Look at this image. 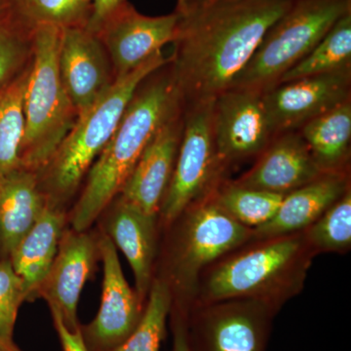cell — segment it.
<instances>
[{
    "label": "cell",
    "mask_w": 351,
    "mask_h": 351,
    "mask_svg": "<svg viewBox=\"0 0 351 351\" xmlns=\"http://www.w3.org/2000/svg\"><path fill=\"white\" fill-rule=\"evenodd\" d=\"M295 0H200L181 15L170 73L182 104L232 88L267 32Z\"/></svg>",
    "instance_id": "6da1fadb"
},
{
    "label": "cell",
    "mask_w": 351,
    "mask_h": 351,
    "mask_svg": "<svg viewBox=\"0 0 351 351\" xmlns=\"http://www.w3.org/2000/svg\"><path fill=\"white\" fill-rule=\"evenodd\" d=\"M151 76L138 88L112 138L90 168L69 218L73 230H88L110 206L152 138L182 112V98L171 73Z\"/></svg>",
    "instance_id": "7a4b0ae2"
},
{
    "label": "cell",
    "mask_w": 351,
    "mask_h": 351,
    "mask_svg": "<svg viewBox=\"0 0 351 351\" xmlns=\"http://www.w3.org/2000/svg\"><path fill=\"white\" fill-rule=\"evenodd\" d=\"M315 256L302 232L252 239L203 272L193 304L252 300L280 309L302 292Z\"/></svg>",
    "instance_id": "3957f363"
},
{
    "label": "cell",
    "mask_w": 351,
    "mask_h": 351,
    "mask_svg": "<svg viewBox=\"0 0 351 351\" xmlns=\"http://www.w3.org/2000/svg\"><path fill=\"white\" fill-rule=\"evenodd\" d=\"M157 53L138 68L119 78L76 120L75 126L47 164L38 173L39 186L51 204L64 207L110 142L138 88L169 63Z\"/></svg>",
    "instance_id": "277c9868"
},
{
    "label": "cell",
    "mask_w": 351,
    "mask_h": 351,
    "mask_svg": "<svg viewBox=\"0 0 351 351\" xmlns=\"http://www.w3.org/2000/svg\"><path fill=\"white\" fill-rule=\"evenodd\" d=\"M62 31L34 29V56L24 96L25 130L20 168L38 173L50 160L78 119L59 68Z\"/></svg>",
    "instance_id": "5b68a950"
},
{
    "label": "cell",
    "mask_w": 351,
    "mask_h": 351,
    "mask_svg": "<svg viewBox=\"0 0 351 351\" xmlns=\"http://www.w3.org/2000/svg\"><path fill=\"white\" fill-rule=\"evenodd\" d=\"M172 226H177L168 256L173 302L188 307L195 301L203 272L219 258L251 241L253 232L221 209L212 191L196 201Z\"/></svg>",
    "instance_id": "8992f818"
},
{
    "label": "cell",
    "mask_w": 351,
    "mask_h": 351,
    "mask_svg": "<svg viewBox=\"0 0 351 351\" xmlns=\"http://www.w3.org/2000/svg\"><path fill=\"white\" fill-rule=\"evenodd\" d=\"M350 12L351 0H295L270 27L230 89L269 91Z\"/></svg>",
    "instance_id": "52a82bcc"
},
{
    "label": "cell",
    "mask_w": 351,
    "mask_h": 351,
    "mask_svg": "<svg viewBox=\"0 0 351 351\" xmlns=\"http://www.w3.org/2000/svg\"><path fill=\"white\" fill-rule=\"evenodd\" d=\"M213 107L214 100L195 104L184 117L174 170L159 209V223L165 228L221 182L223 169L215 145Z\"/></svg>",
    "instance_id": "ba28073f"
},
{
    "label": "cell",
    "mask_w": 351,
    "mask_h": 351,
    "mask_svg": "<svg viewBox=\"0 0 351 351\" xmlns=\"http://www.w3.org/2000/svg\"><path fill=\"white\" fill-rule=\"evenodd\" d=\"M279 311L252 300L193 304L188 311L191 351H267Z\"/></svg>",
    "instance_id": "9c48e42d"
},
{
    "label": "cell",
    "mask_w": 351,
    "mask_h": 351,
    "mask_svg": "<svg viewBox=\"0 0 351 351\" xmlns=\"http://www.w3.org/2000/svg\"><path fill=\"white\" fill-rule=\"evenodd\" d=\"M103 262L100 308L82 332L89 351H108L121 345L138 326L145 302L127 282L117 248L105 232L98 237Z\"/></svg>",
    "instance_id": "30bf717a"
},
{
    "label": "cell",
    "mask_w": 351,
    "mask_h": 351,
    "mask_svg": "<svg viewBox=\"0 0 351 351\" xmlns=\"http://www.w3.org/2000/svg\"><path fill=\"white\" fill-rule=\"evenodd\" d=\"M213 133L223 170L230 164L260 154L274 137L262 94L252 90L230 89L217 97Z\"/></svg>",
    "instance_id": "8fae6325"
},
{
    "label": "cell",
    "mask_w": 351,
    "mask_h": 351,
    "mask_svg": "<svg viewBox=\"0 0 351 351\" xmlns=\"http://www.w3.org/2000/svg\"><path fill=\"white\" fill-rule=\"evenodd\" d=\"M181 15L149 17L127 2L110 16L97 36L107 51L115 78L142 66L166 44L173 43Z\"/></svg>",
    "instance_id": "7c38bea8"
},
{
    "label": "cell",
    "mask_w": 351,
    "mask_h": 351,
    "mask_svg": "<svg viewBox=\"0 0 351 351\" xmlns=\"http://www.w3.org/2000/svg\"><path fill=\"white\" fill-rule=\"evenodd\" d=\"M350 69L277 84L262 94L272 133L301 128L314 117L350 100Z\"/></svg>",
    "instance_id": "4fadbf2b"
},
{
    "label": "cell",
    "mask_w": 351,
    "mask_h": 351,
    "mask_svg": "<svg viewBox=\"0 0 351 351\" xmlns=\"http://www.w3.org/2000/svg\"><path fill=\"white\" fill-rule=\"evenodd\" d=\"M99 253L98 239L85 232L69 228L60 240L56 257L38 291V298L55 309L66 327H80L77 306L85 283L92 272Z\"/></svg>",
    "instance_id": "5bb4252c"
},
{
    "label": "cell",
    "mask_w": 351,
    "mask_h": 351,
    "mask_svg": "<svg viewBox=\"0 0 351 351\" xmlns=\"http://www.w3.org/2000/svg\"><path fill=\"white\" fill-rule=\"evenodd\" d=\"M59 68L62 82L78 117L92 107L115 80L103 43L85 27L62 31Z\"/></svg>",
    "instance_id": "9a60e30c"
},
{
    "label": "cell",
    "mask_w": 351,
    "mask_h": 351,
    "mask_svg": "<svg viewBox=\"0 0 351 351\" xmlns=\"http://www.w3.org/2000/svg\"><path fill=\"white\" fill-rule=\"evenodd\" d=\"M260 154L253 167L233 184L286 195L324 175L301 134L282 133Z\"/></svg>",
    "instance_id": "2e32d148"
},
{
    "label": "cell",
    "mask_w": 351,
    "mask_h": 351,
    "mask_svg": "<svg viewBox=\"0 0 351 351\" xmlns=\"http://www.w3.org/2000/svg\"><path fill=\"white\" fill-rule=\"evenodd\" d=\"M184 121L177 113L145 147L120 191V197L147 214L158 215L181 143Z\"/></svg>",
    "instance_id": "e0dca14e"
},
{
    "label": "cell",
    "mask_w": 351,
    "mask_h": 351,
    "mask_svg": "<svg viewBox=\"0 0 351 351\" xmlns=\"http://www.w3.org/2000/svg\"><path fill=\"white\" fill-rule=\"evenodd\" d=\"M158 223V215L145 213L119 195L106 223L105 233L128 261L136 292L144 302L154 278Z\"/></svg>",
    "instance_id": "ac0fdd59"
},
{
    "label": "cell",
    "mask_w": 351,
    "mask_h": 351,
    "mask_svg": "<svg viewBox=\"0 0 351 351\" xmlns=\"http://www.w3.org/2000/svg\"><path fill=\"white\" fill-rule=\"evenodd\" d=\"M350 189L348 173L324 174L284 195L274 216L254 228L252 239L304 232Z\"/></svg>",
    "instance_id": "d6986e66"
},
{
    "label": "cell",
    "mask_w": 351,
    "mask_h": 351,
    "mask_svg": "<svg viewBox=\"0 0 351 351\" xmlns=\"http://www.w3.org/2000/svg\"><path fill=\"white\" fill-rule=\"evenodd\" d=\"M66 219L64 207L47 201L38 221L9 257L14 271L23 284L27 302L38 298L39 289L56 257Z\"/></svg>",
    "instance_id": "ffe728a7"
},
{
    "label": "cell",
    "mask_w": 351,
    "mask_h": 351,
    "mask_svg": "<svg viewBox=\"0 0 351 351\" xmlns=\"http://www.w3.org/2000/svg\"><path fill=\"white\" fill-rule=\"evenodd\" d=\"M46 204L38 173L18 168L0 178V251L3 258L10 257Z\"/></svg>",
    "instance_id": "44dd1931"
},
{
    "label": "cell",
    "mask_w": 351,
    "mask_h": 351,
    "mask_svg": "<svg viewBox=\"0 0 351 351\" xmlns=\"http://www.w3.org/2000/svg\"><path fill=\"white\" fill-rule=\"evenodd\" d=\"M314 161L324 174L346 173L351 138V104L343 101L302 126Z\"/></svg>",
    "instance_id": "7402d4cb"
},
{
    "label": "cell",
    "mask_w": 351,
    "mask_h": 351,
    "mask_svg": "<svg viewBox=\"0 0 351 351\" xmlns=\"http://www.w3.org/2000/svg\"><path fill=\"white\" fill-rule=\"evenodd\" d=\"M350 64L351 12L332 25L319 43L299 63L286 71L277 84L308 76L348 71Z\"/></svg>",
    "instance_id": "603a6c76"
},
{
    "label": "cell",
    "mask_w": 351,
    "mask_h": 351,
    "mask_svg": "<svg viewBox=\"0 0 351 351\" xmlns=\"http://www.w3.org/2000/svg\"><path fill=\"white\" fill-rule=\"evenodd\" d=\"M172 306L169 283L162 276L154 277L138 326L121 345L108 351H160Z\"/></svg>",
    "instance_id": "cb8c5ba5"
},
{
    "label": "cell",
    "mask_w": 351,
    "mask_h": 351,
    "mask_svg": "<svg viewBox=\"0 0 351 351\" xmlns=\"http://www.w3.org/2000/svg\"><path fill=\"white\" fill-rule=\"evenodd\" d=\"M29 68L0 90V178L20 168L25 130L24 96Z\"/></svg>",
    "instance_id": "d4e9b609"
},
{
    "label": "cell",
    "mask_w": 351,
    "mask_h": 351,
    "mask_svg": "<svg viewBox=\"0 0 351 351\" xmlns=\"http://www.w3.org/2000/svg\"><path fill=\"white\" fill-rule=\"evenodd\" d=\"M212 196L228 216L252 230L274 216L284 197L277 193L243 188L232 182H219L212 191Z\"/></svg>",
    "instance_id": "484cf974"
},
{
    "label": "cell",
    "mask_w": 351,
    "mask_h": 351,
    "mask_svg": "<svg viewBox=\"0 0 351 351\" xmlns=\"http://www.w3.org/2000/svg\"><path fill=\"white\" fill-rule=\"evenodd\" d=\"M7 9L32 29L86 27L90 16L89 0H9Z\"/></svg>",
    "instance_id": "4316f807"
},
{
    "label": "cell",
    "mask_w": 351,
    "mask_h": 351,
    "mask_svg": "<svg viewBox=\"0 0 351 351\" xmlns=\"http://www.w3.org/2000/svg\"><path fill=\"white\" fill-rule=\"evenodd\" d=\"M34 29L9 12H0V90L10 84L31 66Z\"/></svg>",
    "instance_id": "83f0119b"
},
{
    "label": "cell",
    "mask_w": 351,
    "mask_h": 351,
    "mask_svg": "<svg viewBox=\"0 0 351 351\" xmlns=\"http://www.w3.org/2000/svg\"><path fill=\"white\" fill-rule=\"evenodd\" d=\"M316 255L346 253L351 247V191L337 200L304 232Z\"/></svg>",
    "instance_id": "f1b7e54d"
},
{
    "label": "cell",
    "mask_w": 351,
    "mask_h": 351,
    "mask_svg": "<svg viewBox=\"0 0 351 351\" xmlns=\"http://www.w3.org/2000/svg\"><path fill=\"white\" fill-rule=\"evenodd\" d=\"M27 302L19 277L14 271L9 258L0 261V336L13 339L18 313Z\"/></svg>",
    "instance_id": "f546056e"
},
{
    "label": "cell",
    "mask_w": 351,
    "mask_h": 351,
    "mask_svg": "<svg viewBox=\"0 0 351 351\" xmlns=\"http://www.w3.org/2000/svg\"><path fill=\"white\" fill-rule=\"evenodd\" d=\"M188 311L186 307L173 304L170 313L173 336L171 351H191L188 339Z\"/></svg>",
    "instance_id": "4dcf8cb0"
},
{
    "label": "cell",
    "mask_w": 351,
    "mask_h": 351,
    "mask_svg": "<svg viewBox=\"0 0 351 351\" xmlns=\"http://www.w3.org/2000/svg\"><path fill=\"white\" fill-rule=\"evenodd\" d=\"M90 16L86 29L97 34L101 25L128 0H89Z\"/></svg>",
    "instance_id": "1f68e13d"
},
{
    "label": "cell",
    "mask_w": 351,
    "mask_h": 351,
    "mask_svg": "<svg viewBox=\"0 0 351 351\" xmlns=\"http://www.w3.org/2000/svg\"><path fill=\"white\" fill-rule=\"evenodd\" d=\"M53 324L58 335L63 351H89L83 339L82 328L76 330L69 329L64 325L61 316L55 309H50ZM82 326V325H80Z\"/></svg>",
    "instance_id": "d6a6232c"
},
{
    "label": "cell",
    "mask_w": 351,
    "mask_h": 351,
    "mask_svg": "<svg viewBox=\"0 0 351 351\" xmlns=\"http://www.w3.org/2000/svg\"><path fill=\"white\" fill-rule=\"evenodd\" d=\"M200 0H178L177 9L176 12L180 14V15H184L189 9L193 8L196 3H198Z\"/></svg>",
    "instance_id": "836d02e7"
},
{
    "label": "cell",
    "mask_w": 351,
    "mask_h": 351,
    "mask_svg": "<svg viewBox=\"0 0 351 351\" xmlns=\"http://www.w3.org/2000/svg\"><path fill=\"white\" fill-rule=\"evenodd\" d=\"M0 351H24L14 343L13 339H6L0 336Z\"/></svg>",
    "instance_id": "e575fe53"
},
{
    "label": "cell",
    "mask_w": 351,
    "mask_h": 351,
    "mask_svg": "<svg viewBox=\"0 0 351 351\" xmlns=\"http://www.w3.org/2000/svg\"><path fill=\"white\" fill-rule=\"evenodd\" d=\"M7 6H8V0H0V12L5 10Z\"/></svg>",
    "instance_id": "d590c367"
},
{
    "label": "cell",
    "mask_w": 351,
    "mask_h": 351,
    "mask_svg": "<svg viewBox=\"0 0 351 351\" xmlns=\"http://www.w3.org/2000/svg\"><path fill=\"white\" fill-rule=\"evenodd\" d=\"M1 12H2V11H1Z\"/></svg>",
    "instance_id": "8d00e7d4"
}]
</instances>
